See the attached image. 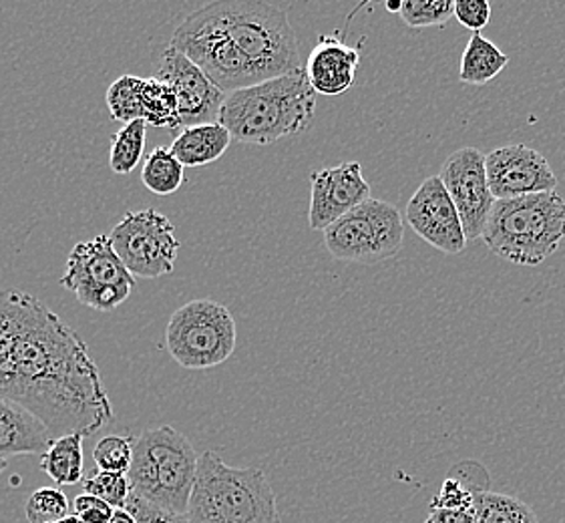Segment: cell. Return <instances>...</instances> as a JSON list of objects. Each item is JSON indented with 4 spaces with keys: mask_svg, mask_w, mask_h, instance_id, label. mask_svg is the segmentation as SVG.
<instances>
[{
    "mask_svg": "<svg viewBox=\"0 0 565 523\" xmlns=\"http://www.w3.org/2000/svg\"><path fill=\"white\" fill-rule=\"evenodd\" d=\"M230 143V131L217 121L181 129L173 139L170 151L183 168H202L220 160L226 153Z\"/></svg>",
    "mask_w": 565,
    "mask_h": 523,
    "instance_id": "d6986e66",
    "label": "cell"
},
{
    "mask_svg": "<svg viewBox=\"0 0 565 523\" xmlns=\"http://www.w3.org/2000/svg\"><path fill=\"white\" fill-rule=\"evenodd\" d=\"M55 523H83L81 522L79 517L73 513V515H67V517H63V520H58V522Z\"/></svg>",
    "mask_w": 565,
    "mask_h": 523,
    "instance_id": "d590c367",
    "label": "cell"
},
{
    "mask_svg": "<svg viewBox=\"0 0 565 523\" xmlns=\"http://www.w3.org/2000/svg\"><path fill=\"white\" fill-rule=\"evenodd\" d=\"M148 141V124L143 119L131 121L121 127L111 137V151H109V168L117 175H129L136 170L139 161L143 160Z\"/></svg>",
    "mask_w": 565,
    "mask_h": 523,
    "instance_id": "d4e9b609",
    "label": "cell"
},
{
    "mask_svg": "<svg viewBox=\"0 0 565 523\" xmlns=\"http://www.w3.org/2000/svg\"><path fill=\"white\" fill-rule=\"evenodd\" d=\"M405 220L396 205L371 198L324 230L328 252L342 262L376 264L403 248Z\"/></svg>",
    "mask_w": 565,
    "mask_h": 523,
    "instance_id": "9c48e42d",
    "label": "cell"
},
{
    "mask_svg": "<svg viewBox=\"0 0 565 523\" xmlns=\"http://www.w3.org/2000/svg\"><path fill=\"white\" fill-rule=\"evenodd\" d=\"M29 523H55L68 515V498L55 488L33 491L24 505Z\"/></svg>",
    "mask_w": 565,
    "mask_h": 523,
    "instance_id": "f546056e",
    "label": "cell"
},
{
    "mask_svg": "<svg viewBox=\"0 0 565 523\" xmlns=\"http://www.w3.org/2000/svg\"><path fill=\"white\" fill-rule=\"evenodd\" d=\"M73 510L83 523H109L115 513L107 501L99 500L89 493L77 495L73 501Z\"/></svg>",
    "mask_w": 565,
    "mask_h": 523,
    "instance_id": "d6a6232c",
    "label": "cell"
},
{
    "mask_svg": "<svg viewBox=\"0 0 565 523\" xmlns=\"http://www.w3.org/2000/svg\"><path fill=\"white\" fill-rule=\"evenodd\" d=\"M58 285L71 290L83 307L111 312L136 290V276L125 268L111 238L97 236L71 250Z\"/></svg>",
    "mask_w": 565,
    "mask_h": 523,
    "instance_id": "30bf717a",
    "label": "cell"
},
{
    "mask_svg": "<svg viewBox=\"0 0 565 523\" xmlns=\"http://www.w3.org/2000/svg\"><path fill=\"white\" fill-rule=\"evenodd\" d=\"M317 111V93L305 68L227 93L220 124L232 139L248 146H270L282 137L298 136Z\"/></svg>",
    "mask_w": 565,
    "mask_h": 523,
    "instance_id": "7a4b0ae2",
    "label": "cell"
},
{
    "mask_svg": "<svg viewBox=\"0 0 565 523\" xmlns=\"http://www.w3.org/2000/svg\"><path fill=\"white\" fill-rule=\"evenodd\" d=\"M238 330L232 312L210 298L192 300L171 314L166 346L171 359L190 371L226 363L236 351Z\"/></svg>",
    "mask_w": 565,
    "mask_h": 523,
    "instance_id": "52a82bcc",
    "label": "cell"
},
{
    "mask_svg": "<svg viewBox=\"0 0 565 523\" xmlns=\"http://www.w3.org/2000/svg\"><path fill=\"white\" fill-rule=\"evenodd\" d=\"M200 457L183 433L170 425L134 437L127 479L131 493L166 512L188 515Z\"/></svg>",
    "mask_w": 565,
    "mask_h": 523,
    "instance_id": "5b68a950",
    "label": "cell"
},
{
    "mask_svg": "<svg viewBox=\"0 0 565 523\" xmlns=\"http://www.w3.org/2000/svg\"><path fill=\"white\" fill-rule=\"evenodd\" d=\"M359 49L344 45L339 36L322 34L305 65L306 79L315 93L337 97L349 92L361 63Z\"/></svg>",
    "mask_w": 565,
    "mask_h": 523,
    "instance_id": "e0dca14e",
    "label": "cell"
},
{
    "mask_svg": "<svg viewBox=\"0 0 565 523\" xmlns=\"http://www.w3.org/2000/svg\"><path fill=\"white\" fill-rule=\"evenodd\" d=\"M190 523H282L276 495L258 467L227 466L214 451L200 456Z\"/></svg>",
    "mask_w": 565,
    "mask_h": 523,
    "instance_id": "3957f363",
    "label": "cell"
},
{
    "mask_svg": "<svg viewBox=\"0 0 565 523\" xmlns=\"http://www.w3.org/2000/svg\"><path fill=\"white\" fill-rule=\"evenodd\" d=\"M170 46L202 68L226 95L260 83L252 63L227 34L212 2L183 19L171 36Z\"/></svg>",
    "mask_w": 565,
    "mask_h": 523,
    "instance_id": "ba28073f",
    "label": "cell"
},
{
    "mask_svg": "<svg viewBox=\"0 0 565 523\" xmlns=\"http://www.w3.org/2000/svg\"><path fill=\"white\" fill-rule=\"evenodd\" d=\"M153 77L168 83L178 95L181 129L220 121L226 93L178 49L168 46L163 51Z\"/></svg>",
    "mask_w": 565,
    "mask_h": 523,
    "instance_id": "4fadbf2b",
    "label": "cell"
},
{
    "mask_svg": "<svg viewBox=\"0 0 565 523\" xmlns=\"http://www.w3.org/2000/svg\"><path fill=\"white\" fill-rule=\"evenodd\" d=\"M439 178L459 212L467 242L481 238L495 205L487 180L486 153L471 146L457 149L443 163Z\"/></svg>",
    "mask_w": 565,
    "mask_h": 523,
    "instance_id": "7c38bea8",
    "label": "cell"
},
{
    "mask_svg": "<svg viewBox=\"0 0 565 523\" xmlns=\"http://www.w3.org/2000/svg\"><path fill=\"white\" fill-rule=\"evenodd\" d=\"M83 490L89 495L107 501L114 510H125L131 495V483L125 473L95 471L89 478L83 479Z\"/></svg>",
    "mask_w": 565,
    "mask_h": 523,
    "instance_id": "f1b7e54d",
    "label": "cell"
},
{
    "mask_svg": "<svg viewBox=\"0 0 565 523\" xmlns=\"http://www.w3.org/2000/svg\"><path fill=\"white\" fill-rule=\"evenodd\" d=\"M143 85L146 79L137 75H124L107 89V107L114 121L131 124L143 119Z\"/></svg>",
    "mask_w": 565,
    "mask_h": 523,
    "instance_id": "484cf974",
    "label": "cell"
},
{
    "mask_svg": "<svg viewBox=\"0 0 565 523\" xmlns=\"http://www.w3.org/2000/svg\"><path fill=\"white\" fill-rule=\"evenodd\" d=\"M455 17L465 29L481 33L491 21V4L487 0H455Z\"/></svg>",
    "mask_w": 565,
    "mask_h": 523,
    "instance_id": "4dcf8cb0",
    "label": "cell"
},
{
    "mask_svg": "<svg viewBox=\"0 0 565 523\" xmlns=\"http://www.w3.org/2000/svg\"><path fill=\"white\" fill-rule=\"evenodd\" d=\"M93 461L99 471L129 473L134 461V437L127 435H107L93 449Z\"/></svg>",
    "mask_w": 565,
    "mask_h": 523,
    "instance_id": "83f0119b",
    "label": "cell"
},
{
    "mask_svg": "<svg viewBox=\"0 0 565 523\" xmlns=\"http://www.w3.org/2000/svg\"><path fill=\"white\" fill-rule=\"evenodd\" d=\"M481 238L505 262L540 266L565 238V200L555 192L495 200Z\"/></svg>",
    "mask_w": 565,
    "mask_h": 523,
    "instance_id": "277c9868",
    "label": "cell"
},
{
    "mask_svg": "<svg viewBox=\"0 0 565 523\" xmlns=\"http://www.w3.org/2000/svg\"><path fill=\"white\" fill-rule=\"evenodd\" d=\"M487 180L495 200L545 194L557 188L550 161L537 149L523 143L491 151L487 156Z\"/></svg>",
    "mask_w": 565,
    "mask_h": 523,
    "instance_id": "9a60e30c",
    "label": "cell"
},
{
    "mask_svg": "<svg viewBox=\"0 0 565 523\" xmlns=\"http://www.w3.org/2000/svg\"><path fill=\"white\" fill-rule=\"evenodd\" d=\"M396 14L411 29L445 26L455 17V0H403Z\"/></svg>",
    "mask_w": 565,
    "mask_h": 523,
    "instance_id": "4316f807",
    "label": "cell"
},
{
    "mask_svg": "<svg viewBox=\"0 0 565 523\" xmlns=\"http://www.w3.org/2000/svg\"><path fill=\"white\" fill-rule=\"evenodd\" d=\"M0 397L45 423L53 439L89 437L114 407L89 349L65 320L23 290H0Z\"/></svg>",
    "mask_w": 565,
    "mask_h": 523,
    "instance_id": "6da1fadb",
    "label": "cell"
},
{
    "mask_svg": "<svg viewBox=\"0 0 565 523\" xmlns=\"http://www.w3.org/2000/svg\"><path fill=\"white\" fill-rule=\"evenodd\" d=\"M143 121L148 126L181 131L180 102L168 83L149 77L143 85Z\"/></svg>",
    "mask_w": 565,
    "mask_h": 523,
    "instance_id": "7402d4cb",
    "label": "cell"
},
{
    "mask_svg": "<svg viewBox=\"0 0 565 523\" xmlns=\"http://www.w3.org/2000/svg\"><path fill=\"white\" fill-rule=\"evenodd\" d=\"M85 435L73 433L53 439L45 453L41 456V471L53 479L57 485H77L83 483L85 456H83Z\"/></svg>",
    "mask_w": 565,
    "mask_h": 523,
    "instance_id": "ffe728a7",
    "label": "cell"
},
{
    "mask_svg": "<svg viewBox=\"0 0 565 523\" xmlns=\"http://www.w3.org/2000/svg\"><path fill=\"white\" fill-rule=\"evenodd\" d=\"M212 4L260 83L305 68L296 31L282 9L258 0H217Z\"/></svg>",
    "mask_w": 565,
    "mask_h": 523,
    "instance_id": "8992f818",
    "label": "cell"
},
{
    "mask_svg": "<svg viewBox=\"0 0 565 523\" xmlns=\"http://www.w3.org/2000/svg\"><path fill=\"white\" fill-rule=\"evenodd\" d=\"M53 437L45 423L23 405L0 397V459L45 453Z\"/></svg>",
    "mask_w": 565,
    "mask_h": 523,
    "instance_id": "ac0fdd59",
    "label": "cell"
},
{
    "mask_svg": "<svg viewBox=\"0 0 565 523\" xmlns=\"http://www.w3.org/2000/svg\"><path fill=\"white\" fill-rule=\"evenodd\" d=\"M125 510L134 513L139 523H190L188 515L166 512V510H161V508L151 505L148 501L139 500L134 493L129 495Z\"/></svg>",
    "mask_w": 565,
    "mask_h": 523,
    "instance_id": "1f68e13d",
    "label": "cell"
},
{
    "mask_svg": "<svg viewBox=\"0 0 565 523\" xmlns=\"http://www.w3.org/2000/svg\"><path fill=\"white\" fill-rule=\"evenodd\" d=\"M508 65V55L495 43L481 33H473L465 46L459 79L467 85H487Z\"/></svg>",
    "mask_w": 565,
    "mask_h": 523,
    "instance_id": "44dd1931",
    "label": "cell"
},
{
    "mask_svg": "<svg viewBox=\"0 0 565 523\" xmlns=\"http://www.w3.org/2000/svg\"><path fill=\"white\" fill-rule=\"evenodd\" d=\"M109 523H139L136 515L127 510H115L114 517Z\"/></svg>",
    "mask_w": 565,
    "mask_h": 523,
    "instance_id": "e575fe53",
    "label": "cell"
},
{
    "mask_svg": "<svg viewBox=\"0 0 565 523\" xmlns=\"http://www.w3.org/2000/svg\"><path fill=\"white\" fill-rule=\"evenodd\" d=\"M125 268L141 278H161L173 273L181 244L170 217L158 210L127 212L109 234Z\"/></svg>",
    "mask_w": 565,
    "mask_h": 523,
    "instance_id": "8fae6325",
    "label": "cell"
},
{
    "mask_svg": "<svg viewBox=\"0 0 565 523\" xmlns=\"http://www.w3.org/2000/svg\"><path fill=\"white\" fill-rule=\"evenodd\" d=\"M407 224L433 248L457 256L467 246L463 224L439 175L420 183L405 210Z\"/></svg>",
    "mask_w": 565,
    "mask_h": 523,
    "instance_id": "5bb4252c",
    "label": "cell"
},
{
    "mask_svg": "<svg viewBox=\"0 0 565 523\" xmlns=\"http://www.w3.org/2000/svg\"><path fill=\"white\" fill-rule=\"evenodd\" d=\"M476 512L477 523H540L525 501L491 490L477 491Z\"/></svg>",
    "mask_w": 565,
    "mask_h": 523,
    "instance_id": "603a6c76",
    "label": "cell"
},
{
    "mask_svg": "<svg viewBox=\"0 0 565 523\" xmlns=\"http://www.w3.org/2000/svg\"><path fill=\"white\" fill-rule=\"evenodd\" d=\"M141 182L151 194L171 195L185 182V168L170 149L156 148L143 163Z\"/></svg>",
    "mask_w": 565,
    "mask_h": 523,
    "instance_id": "cb8c5ba5",
    "label": "cell"
},
{
    "mask_svg": "<svg viewBox=\"0 0 565 523\" xmlns=\"http://www.w3.org/2000/svg\"><path fill=\"white\" fill-rule=\"evenodd\" d=\"M4 469H7V459H0V476H2Z\"/></svg>",
    "mask_w": 565,
    "mask_h": 523,
    "instance_id": "8d00e7d4",
    "label": "cell"
},
{
    "mask_svg": "<svg viewBox=\"0 0 565 523\" xmlns=\"http://www.w3.org/2000/svg\"><path fill=\"white\" fill-rule=\"evenodd\" d=\"M371 198V185L364 180L359 161L315 171L310 175L308 224L312 230L324 232Z\"/></svg>",
    "mask_w": 565,
    "mask_h": 523,
    "instance_id": "2e32d148",
    "label": "cell"
},
{
    "mask_svg": "<svg viewBox=\"0 0 565 523\" xmlns=\"http://www.w3.org/2000/svg\"><path fill=\"white\" fill-rule=\"evenodd\" d=\"M425 523H477L476 510H430Z\"/></svg>",
    "mask_w": 565,
    "mask_h": 523,
    "instance_id": "836d02e7",
    "label": "cell"
}]
</instances>
